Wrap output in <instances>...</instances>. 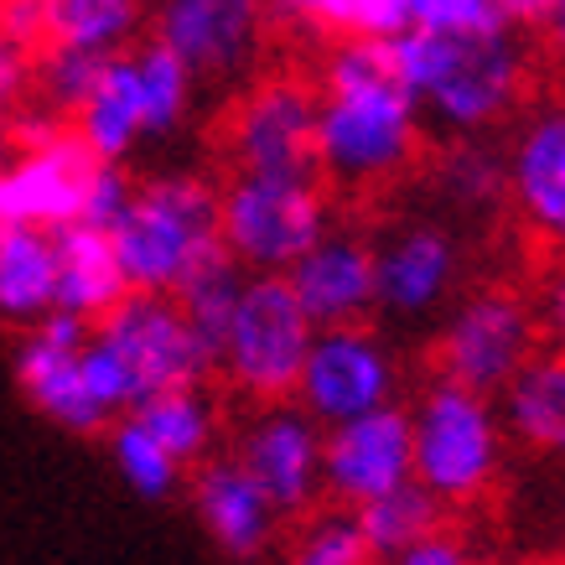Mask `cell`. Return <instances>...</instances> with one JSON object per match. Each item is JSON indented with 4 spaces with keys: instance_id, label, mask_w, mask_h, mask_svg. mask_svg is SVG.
<instances>
[{
    "instance_id": "obj_1",
    "label": "cell",
    "mask_w": 565,
    "mask_h": 565,
    "mask_svg": "<svg viewBox=\"0 0 565 565\" xmlns=\"http://www.w3.org/2000/svg\"><path fill=\"white\" fill-rule=\"evenodd\" d=\"M426 120L379 36H338L317 78V172L343 192L390 188L415 167Z\"/></svg>"
},
{
    "instance_id": "obj_2",
    "label": "cell",
    "mask_w": 565,
    "mask_h": 565,
    "mask_svg": "<svg viewBox=\"0 0 565 565\" xmlns=\"http://www.w3.org/2000/svg\"><path fill=\"white\" fill-rule=\"evenodd\" d=\"M394 78L415 99L426 130L457 140L503 125L524 99L530 52L514 26L503 32H426L399 26L384 36Z\"/></svg>"
},
{
    "instance_id": "obj_3",
    "label": "cell",
    "mask_w": 565,
    "mask_h": 565,
    "mask_svg": "<svg viewBox=\"0 0 565 565\" xmlns=\"http://www.w3.org/2000/svg\"><path fill=\"white\" fill-rule=\"evenodd\" d=\"M109 249L130 291L172 296L203 259L223 249L218 188H207L198 172L146 177L130 213L109 228Z\"/></svg>"
},
{
    "instance_id": "obj_4",
    "label": "cell",
    "mask_w": 565,
    "mask_h": 565,
    "mask_svg": "<svg viewBox=\"0 0 565 565\" xmlns=\"http://www.w3.org/2000/svg\"><path fill=\"white\" fill-rule=\"evenodd\" d=\"M411 441H415V482L430 488L446 509H467L493 493L503 472V420L498 399L467 390L457 379L436 374L411 405Z\"/></svg>"
},
{
    "instance_id": "obj_5",
    "label": "cell",
    "mask_w": 565,
    "mask_h": 565,
    "mask_svg": "<svg viewBox=\"0 0 565 565\" xmlns=\"http://www.w3.org/2000/svg\"><path fill=\"white\" fill-rule=\"evenodd\" d=\"M223 249L244 270H291L332 228L322 172H239L218 192Z\"/></svg>"
},
{
    "instance_id": "obj_6",
    "label": "cell",
    "mask_w": 565,
    "mask_h": 565,
    "mask_svg": "<svg viewBox=\"0 0 565 565\" xmlns=\"http://www.w3.org/2000/svg\"><path fill=\"white\" fill-rule=\"evenodd\" d=\"M311 332H317V322L296 301L291 280L280 270H249L234 322L223 332L218 374L228 379V390L255 399V405L259 399H286L296 390L301 363H307Z\"/></svg>"
},
{
    "instance_id": "obj_7",
    "label": "cell",
    "mask_w": 565,
    "mask_h": 565,
    "mask_svg": "<svg viewBox=\"0 0 565 565\" xmlns=\"http://www.w3.org/2000/svg\"><path fill=\"white\" fill-rule=\"evenodd\" d=\"M399 379H405L399 348L369 317L363 322H332L311 332L307 363L296 374L291 399L327 430L338 420L379 411V405H394Z\"/></svg>"
},
{
    "instance_id": "obj_8",
    "label": "cell",
    "mask_w": 565,
    "mask_h": 565,
    "mask_svg": "<svg viewBox=\"0 0 565 565\" xmlns=\"http://www.w3.org/2000/svg\"><path fill=\"white\" fill-rule=\"evenodd\" d=\"M540 311L509 286H482L457 296L436 327V374L467 390L498 394L540 353Z\"/></svg>"
},
{
    "instance_id": "obj_9",
    "label": "cell",
    "mask_w": 565,
    "mask_h": 565,
    "mask_svg": "<svg viewBox=\"0 0 565 565\" xmlns=\"http://www.w3.org/2000/svg\"><path fill=\"white\" fill-rule=\"evenodd\" d=\"M109 353L120 359L136 405L151 399L161 390L177 384H207V374H218L213 353L203 348V338L192 332L188 311L177 307V296L167 291H125L115 307L94 322Z\"/></svg>"
},
{
    "instance_id": "obj_10",
    "label": "cell",
    "mask_w": 565,
    "mask_h": 565,
    "mask_svg": "<svg viewBox=\"0 0 565 565\" xmlns=\"http://www.w3.org/2000/svg\"><path fill=\"white\" fill-rule=\"evenodd\" d=\"M467 275V249L441 218H405L374 244V311L394 327L436 322Z\"/></svg>"
},
{
    "instance_id": "obj_11",
    "label": "cell",
    "mask_w": 565,
    "mask_h": 565,
    "mask_svg": "<svg viewBox=\"0 0 565 565\" xmlns=\"http://www.w3.org/2000/svg\"><path fill=\"white\" fill-rule=\"evenodd\" d=\"M270 32L265 0H156L151 36L188 63L198 84L234 88L259 68Z\"/></svg>"
},
{
    "instance_id": "obj_12",
    "label": "cell",
    "mask_w": 565,
    "mask_h": 565,
    "mask_svg": "<svg viewBox=\"0 0 565 565\" xmlns=\"http://www.w3.org/2000/svg\"><path fill=\"white\" fill-rule=\"evenodd\" d=\"M322 441L327 430L286 394V399H259L244 415L239 436H234V457L255 472V482L280 509V519H307L327 498Z\"/></svg>"
},
{
    "instance_id": "obj_13",
    "label": "cell",
    "mask_w": 565,
    "mask_h": 565,
    "mask_svg": "<svg viewBox=\"0 0 565 565\" xmlns=\"http://www.w3.org/2000/svg\"><path fill=\"white\" fill-rule=\"evenodd\" d=\"M88 332H94V322L52 307L47 317L21 327L17 359H11L21 394L47 415L52 426L73 430V436H104V426H109V415L94 405V394L84 384V363H78Z\"/></svg>"
},
{
    "instance_id": "obj_14",
    "label": "cell",
    "mask_w": 565,
    "mask_h": 565,
    "mask_svg": "<svg viewBox=\"0 0 565 565\" xmlns=\"http://www.w3.org/2000/svg\"><path fill=\"white\" fill-rule=\"evenodd\" d=\"M411 478H415V441H411V411H399V399L327 426L322 488L332 503L363 509L369 498L390 493V488Z\"/></svg>"
},
{
    "instance_id": "obj_15",
    "label": "cell",
    "mask_w": 565,
    "mask_h": 565,
    "mask_svg": "<svg viewBox=\"0 0 565 565\" xmlns=\"http://www.w3.org/2000/svg\"><path fill=\"white\" fill-rule=\"evenodd\" d=\"M228 156L239 172H317V88L265 78L228 115Z\"/></svg>"
},
{
    "instance_id": "obj_16",
    "label": "cell",
    "mask_w": 565,
    "mask_h": 565,
    "mask_svg": "<svg viewBox=\"0 0 565 565\" xmlns=\"http://www.w3.org/2000/svg\"><path fill=\"white\" fill-rule=\"evenodd\" d=\"M192 514L228 561H259L280 534V509L234 451H213L192 467Z\"/></svg>"
},
{
    "instance_id": "obj_17",
    "label": "cell",
    "mask_w": 565,
    "mask_h": 565,
    "mask_svg": "<svg viewBox=\"0 0 565 565\" xmlns=\"http://www.w3.org/2000/svg\"><path fill=\"white\" fill-rule=\"evenodd\" d=\"M509 203L534 239L565 255V104L534 109L509 146Z\"/></svg>"
},
{
    "instance_id": "obj_18",
    "label": "cell",
    "mask_w": 565,
    "mask_h": 565,
    "mask_svg": "<svg viewBox=\"0 0 565 565\" xmlns=\"http://www.w3.org/2000/svg\"><path fill=\"white\" fill-rule=\"evenodd\" d=\"M88 167L94 156L73 136V125L42 146H26L0 167V223H42V228L73 223L84 203Z\"/></svg>"
},
{
    "instance_id": "obj_19",
    "label": "cell",
    "mask_w": 565,
    "mask_h": 565,
    "mask_svg": "<svg viewBox=\"0 0 565 565\" xmlns=\"http://www.w3.org/2000/svg\"><path fill=\"white\" fill-rule=\"evenodd\" d=\"M286 280L317 327L363 322L374 317V239L353 228H327L286 270Z\"/></svg>"
},
{
    "instance_id": "obj_20",
    "label": "cell",
    "mask_w": 565,
    "mask_h": 565,
    "mask_svg": "<svg viewBox=\"0 0 565 565\" xmlns=\"http://www.w3.org/2000/svg\"><path fill=\"white\" fill-rule=\"evenodd\" d=\"M493 399H498V420H503L509 446L530 451V457H545V462H565V353L561 348L534 353Z\"/></svg>"
},
{
    "instance_id": "obj_21",
    "label": "cell",
    "mask_w": 565,
    "mask_h": 565,
    "mask_svg": "<svg viewBox=\"0 0 565 565\" xmlns=\"http://www.w3.org/2000/svg\"><path fill=\"white\" fill-rule=\"evenodd\" d=\"M136 47V42H130ZM109 52L94 94L84 99V109L73 115V136L84 140V151L94 161H130V156L151 140L146 130V94H140V68L136 52Z\"/></svg>"
},
{
    "instance_id": "obj_22",
    "label": "cell",
    "mask_w": 565,
    "mask_h": 565,
    "mask_svg": "<svg viewBox=\"0 0 565 565\" xmlns=\"http://www.w3.org/2000/svg\"><path fill=\"white\" fill-rule=\"evenodd\" d=\"M57 291H52V307L73 311L84 322H99L104 311L115 307L130 286L120 275V259L109 249V234L88 228V223H57Z\"/></svg>"
},
{
    "instance_id": "obj_23",
    "label": "cell",
    "mask_w": 565,
    "mask_h": 565,
    "mask_svg": "<svg viewBox=\"0 0 565 565\" xmlns=\"http://www.w3.org/2000/svg\"><path fill=\"white\" fill-rule=\"evenodd\" d=\"M57 234L42 223H0V322L26 327L52 311Z\"/></svg>"
},
{
    "instance_id": "obj_24",
    "label": "cell",
    "mask_w": 565,
    "mask_h": 565,
    "mask_svg": "<svg viewBox=\"0 0 565 565\" xmlns=\"http://www.w3.org/2000/svg\"><path fill=\"white\" fill-rule=\"evenodd\" d=\"M151 21L146 0H42V36L84 52H125Z\"/></svg>"
},
{
    "instance_id": "obj_25",
    "label": "cell",
    "mask_w": 565,
    "mask_h": 565,
    "mask_svg": "<svg viewBox=\"0 0 565 565\" xmlns=\"http://www.w3.org/2000/svg\"><path fill=\"white\" fill-rule=\"evenodd\" d=\"M104 451H109L115 478L136 498H146V503H167V498H177L182 482L192 478L188 462H177L172 451L161 446V436H156L136 411L115 415V420L104 426Z\"/></svg>"
},
{
    "instance_id": "obj_26",
    "label": "cell",
    "mask_w": 565,
    "mask_h": 565,
    "mask_svg": "<svg viewBox=\"0 0 565 565\" xmlns=\"http://www.w3.org/2000/svg\"><path fill=\"white\" fill-rule=\"evenodd\" d=\"M136 415L161 436V446L172 451L177 462L198 467L203 457L218 451V405L207 399L203 384H177V390H161L151 399H140Z\"/></svg>"
},
{
    "instance_id": "obj_27",
    "label": "cell",
    "mask_w": 565,
    "mask_h": 565,
    "mask_svg": "<svg viewBox=\"0 0 565 565\" xmlns=\"http://www.w3.org/2000/svg\"><path fill=\"white\" fill-rule=\"evenodd\" d=\"M353 514H359V524H363L369 555H379V561H399L415 540H426L430 530H441L446 503L411 478V482H399V488H390V493L369 498V503L353 509Z\"/></svg>"
},
{
    "instance_id": "obj_28",
    "label": "cell",
    "mask_w": 565,
    "mask_h": 565,
    "mask_svg": "<svg viewBox=\"0 0 565 565\" xmlns=\"http://www.w3.org/2000/svg\"><path fill=\"white\" fill-rule=\"evenodd\" d=\"M430 192L457 213H488L498 198H509V161L478 136H457L430 167Z\"/></svg>"
},
{
    "instance_id": "obj_29",
    "label": "cell",
    "mask_w": 565,
    "mask_h": 565,
    "mask_svg": "<svg viewBox=\"0 0 565 565\" xmlns=\"http://www.w3.org/2000/svg\"><path fill=\"white\" fill-rule=\"evenodd\" d=\"M244 265L228 249H218L213 259H203L198 270L177 286V307L188 311L192 332L203 338V348L213 353V363H218V348H223V332H228V322H234V307H239V291H244Z\"/></svg>"
},
{
    "instance_id": "obj_30",
    "label": "cell",
    "mask_w": 565,
    "mask_h": 565,
    "mask_svg": "<svg viewBox=\"0 0 565 565\" xmlns=\"http://www.w3.org/2000/svg\"><path fill=\"white\" fill-rule=\"evenodd\" d=\"M99 73H104V52L47 42V52L32 63V94L47 115L73 125V115L84 109V99L94 94V84H99Z\"/></svg>"
},
{
    "instance_id": "obj_31",
    "label": "cell",
    "mask_w": 565,
    "mask_h": 565,
    "mask_svg": "<svg viewBox=\"0 0 565 565\" xmlns=\"http://www.w3.org/2000/svg\"><path fill=\"white\" fill-rule=\"evenodd\" d=\"M291 561L296 565H363L369 561V540H363L359 514L343 509V503H332L327 514L311 509L291 545Z\"/></svg>"
},
{
    "instance_id": "obj_32",
    "label": "cell",
    "mask_w": 565,
    "mask_h": 565,
    "mask_svg": "<svg viewBox=\"0 0 565 565\" xmlns=\"http://www.w3.org/2000/svg\"><path fill=\"white\" fill-rule=\"evenodd\" d=\"M405 21L426 32H503L519 17L509 0H405Z\"/></svg>"
},
{
    "instance_id": "obj_33",
    "label": "cell",
    "mask_w": 565,
    "mask_h": 565,
    "mask_svg": "<svg viewBox=\"0 0 565 565\" xmlns=\"http://www.w3.org/2000/svg\"><path fill=\"white\" fill-rule=\"evenodd\" d=\"M405 21V0H317V32L332 36H394Z\"/></svg>"
},
{
    "instance_id": "obj_34",
    "label": "cell",
    "mask_w": 565,
    "mask_h": 565,
    "mask_svg": "<svg viewBox=\"0 0 565 565\" xmlns=\"http://www.w3.org/2000/svg\"><path fill=\"white\" fill-rule=\"evenodd\" d=\"M136 188L140 182L125 172V161H94V167H88V182H84V203H78V223L109 234V228L130 213Z\"/></svg>"
},
{
    "instance_id": "obj_35",
    "label": "cell",
    "mask_w": 565,
    "mask_h": 565,
    "mask_svg": "<svg viewBox=\"0 0 565 565\" xmlns=\"http://www.w3.org/2000/svg\"><path fill=\"white\" fill-rule=\"evenodd\" d=\"M32 42H21V36H11L6 26H0V109L11 115V109H21L26 104V94H32Z\"/></svg>"
},
{
    "instance_id": "obj_36",
    "label": "cell",
    "mask_w": 565,
    "mask_h": 565,
    "mask_svg": "<svg viewBox=\"0 0 565 565\" xmlns=\"http://www.w3.org/2000/svg\"><path fill=\"white\" fill-rule=\"evenodd\" d=\"M534 311H540V332L550 338V348H561L565 353V255H561V265L540 280V301H534Z\"/></svg>"
},
{
    "instance_id": "obj_37",
    "label": "cell",
    "mask_w": 565,
    "mask_h": 565,
    "mask_svg": "<svg viewBox=\"0 0 565 565\" xmlns=\"http://www.w3.org/2000/svg\"><path fill=\"white\" fill-rule=\"evenodd\" d=\"M462 561H467V545L441 524V530H430L426 540H415L394 565H462Z\"/></svg>"
},
{
    "instance_id": "obj_38",
    "label": "cell",
    "mask_w": 565,
    "mask_h": 565,
    "mask_svg": "<svg viewBox=\"0 0 565 565\" xmlns=\"http://www.w3.org/2000/svg\"><path fill=\"white\" fill-rule=\"evenodd\" d=\"M0 26L21 42L42 36V0H0Z\"/></svg>"
},
{
    "instance_id": "obj_39",
    "label": "cell",
    "mask_w": 565,
    "mask_h": 565,
    "mask_svg": "<svg viewBox=\"0 0 565 565\" xmlns=\"http://www.w3.org/2000/svg\"><path fill=\"white\" fill-rule=\"evenodd\" d=\"M270 6L275 26H291V32H317V0H265Z\"/></svg>"
},
{
    "instance_id": "obj_40",
    "label": "cell",
    "mask_w": 565,
    "mask_h": 565,
    "mask_svg": "<svg viewBox=\"0 0 565 565\" xmlns=\"http://www.w3.org/2000/svg\"><path fill=\"white\" fill-rule=\"evenodd\" d=\"M540 26H545V42H550V52L565 63V0L561 6H550L545 17H540Z\"/></svg>"
},
{
    "instance_id": "obj_41",
    "label": "cell",
    "mask_w": 565,
    "mask_h": 565,
    "mask_svg": "<svg viewBox=\"0 0 565 565\" xmlns=\"http://www.w3.org/2000/svg\"><path fill=\"white\" fill-rule=\"evenodd\" d=\"M550 6H561V0H509V11H514L519 21H540Z\"/></svg>"
},
{
    "instance_id": "obj_42",
    "label": "cell",
    "mask_w": 565,
    "mask_h": 565,
    "mask_svg": "<svg viewBox=\"0 0 565 565\" xmlns=\"http://www.w3.org/2000/svg\"><path fill=\"white\" fill-rule=\"evenodd\" d=\"M11 146H17V136H11V115L0 109V167L11 161Z\"/></svg>"
}]
</instances>
